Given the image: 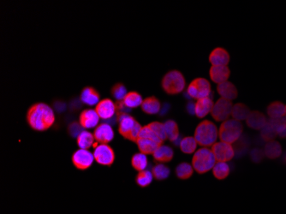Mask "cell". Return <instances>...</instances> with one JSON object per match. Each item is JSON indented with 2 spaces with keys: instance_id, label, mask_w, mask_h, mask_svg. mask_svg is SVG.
I'll return each mask as SVG.
<instances>
[{
  "instance_id": "6da1fadb",
  "label": "cell",
  "mask_w": 286,
  "mask_h": 214,
  "mask_svg": "<svg viewBox=\"0 0 286 214\" xmlns=\"http://www.w3.org/2000/svg\"><path fill=\"white\" fill-rule=\"evenodd\" d=\"M26 120L35 131H45L55 123V113L52 107L42 102L33 104L28 108Z\"/></svg>"
},
{
  "instance_id": "7a4b0ae2",
  "label": "cell",
  "mask_w": 286,
  "mask_h": 214,
  "mask_svg": "<svg viewBox=\"0 0 286 214\" xmlns=\"http://www.w3.org/2000/svg\"><path fill=\"white\" fill-rule=\"evenodd\" d=\"M116 115L119 134L126 140L136 143L142 126L129 113H116Z\"/></svg>"
},
{
  "instance_id": "3957f363",
  "label": "cell",
  "mask_w": 286,
  "mask_h": 214,
  "mask_svg": "<svg viewBox=\"0 0 286 214\" xmlns=\"http://www.w3.org/2000/svg\"><path fill=\"white\" fill-rule=\"evenodd\" d=\"M218 138V128L213 122L204 120L197 125L195 139L197 144L207 148L214 145Z\"/></svg>"
},
{
  "instance_id": "277c9868",
  "label": "cell",
  "mask_w": 286,
  "mask_h": 214,
  "mask_svg": "<svg viewBox=\"0 0 286 214\" xmlns=\"http://www.w3.org/2000/svg\"><path fill=\"white\" fill-rule=\"evenodd\" d=\"M186 85V81L179 70L173 69L163 76L161 86L169 95H176L182 93Z\"/></svg>"
},
{
  "instance_id": "5b68a950",
  "label": "cell",
  "mask_w": 286,
  "mask_h": 214,
  "mask_svg": "<svg viewBox=\"0 0 286 214\" xmlns=\"http://www.w3.org/2000/svg\"><path fill=\"white\" fill-rule=\"evenodd\" d=\"M215 156L212 150L207 148H201L197 150L192 159V166L198 174L208 172L215 166Z\"/></svg>"
},
{
  "instance_id": "8992f818",
  "label": "cell",
  "mask_w": 286,
  "mask_h": 214,
  "mask_svg": "<svg viewBox=\"0 0 286 214\" xmlns=\"http://www.w3.org/2000/svg\"><path fill=\"white\" fill-rule=\"evenodd\" d=\"M243 130V126L240 122L235 119H228L223 122L219 130L221 142L232 144L240 138Z\"/></svg>"
},
{
  "instance_id": "52a82bcc",
  "label": "cell",
  "mask_w": 286,
  "mask_h": 214,
  "mask_svg": "<svg viewBox=\"0 0 286 214\" xmlns=\"http://www.w3.org/2000/svg\"><path fill=\"white\" fill-rule=\"evenodd\" d=\"M187 93L192 99L196 100L207 98L211 93V84L209 81L201 77L194 79L187 87Z\"/></svg>"
},
{
  "instance_id": "ba28073f",
  "label": "cell",
  "mask_w": 286,
  "mask_h": 214,
  "mask_svg": "<svg viewBox=\"0 0 286 214\" xmlns=\"http://www.w3.org/2000/svg\"><path fill=\"white\" fill-rule=\"evenodd\" d=\"M93 157L98 164L101 166H112L115 161V152L108 144H100L93 151Z\"/></svg>"
},
{
  "instance_id": "9c48e42d",
  "label": "cell",
  "mask_w": 286,
  "mask_h": 214,
  "mask_svg": "<svg viewBox=\"0 0 286 214\" xmlns=\"http://www.w3.org/2000/svg\"><path fill=\"white\" fill-rule=\"evenodd\" d=\"M233 105L231 100L220 98L214 104L211 115L217 122L226 121L231 115Z\"/></svg>"
},
{
  "instance_id": "30bf717a",
  "label": "cell",
  "mask_w": 286,
  "mask_h": 214,
  "mask_svg": "<svg viewBox=\"0 0 286 214\" xmlns=\"http://www.w3.org/2000/svg\"><path fill=\"white\" fill-rule=\"evenodd\" d=\"M72 164L76 169L80 171H85L91 167L93 165L94 157L93 153L86 150V149H79L72 154Z\"/></svg>"
},
{
  "instance_id": "8fae6325",
  "label": "cell",
  "mask_w": 286,
  "mask_h": 214,
  "mask_svg": "<svg viewBox=\"0 0 286 214\" xmlns=\"http://www.w3.org/2000/svg\"><path fill=\"white\" fill-rule=\"evenodd\" d=\"M212 152H214L218 162H227L233 159L235 151L231 144L225 142H218L212 146Z\"/></svg>"
},
{
  "instance_id": "7c38bea8",
  "label": "cell",
  "mask_w": 286,
  "mask_h": 214,
  "mask_svg": "<svg viewBox=\"0 0 286 214\" xmlns=\"http://www.w3.org/2000/svg\"><path fill=\"white\" fill-rule=\"evenodd\" d=\"M95 111L101 119L107 120L113 118L116 115V105L112 100L108 98L100 100L95 107Z\"/></svg>"
},
{
  "instance_id": "4fadbf2b",
  "label": "cell",
  "mask_w": 286,
  "mask_h": 214,
  "mask_svg": "<svg viewBox=\"0 0 286 214\" xmlns=\"http://www.w3.org/2000/svg\"><path fill=\"white\" fill-rule=\"evenodd\" d=\"M93 136L98 143L108 144L114 139V130L108 124H100L94 128Z\"/></svg>"
},
{
  "instance_id": "5bb4252c",
  "label": "cell",
  "mask_w": 286,
  "mask_h": 214,
  "mask_svg": "<svg viewBox=\"0 0 286 214\" xmlns=\"http://www.w3.org/2000/svg\"><path fill=\"white\" fill-rule=\"evenodd\" d=\"M100 118L95 110L86 109L80 113V125H82L83 128H96L99 125Z\"/></svg>"
},
{
  "instance_id": "9a60e30c",
  "label": "cell",
  "mask_w": 286,
  "mask_h": 214,
  "mask_svg": "<svg viewBox=\"0 0 286 214\" xmlns=\"http://www.w3.org/2000/svg\"><path fill=\"white\" fill-rule=\"evenodd\" d=\"M80 100L89 107L97 106L100 101V94L96 88L93 86H85L80 95Z\"/></svg>"
},
{
  "instance_id": "2e32d148",
  "label": "cell",
  "mask_w": 286,
  "mask_h": 214,
  "mask_svg": "<svg viewBox=\"0 0 286 214\" xmlns=\"http://www.w3.org/2000/svg\"><path fill=\"white\" fill-rule=\"evenodd\" d=\"M209 75L214 83L221 84L227 82L231 76V70L228 66H212Z\"/></svg>"
},
{
  "instance_id": "e0dca14e",
  "label": "cell",
  "mask_w": 286,
  "mask_h": 214,
  "mask_svg": "<svg viewBox=\"0 0 286 214\" xmlns=\"http://www.w3.org/2000/svg\"><path fill=\"white\" fill-rule=\"evenodd\" d=\"M209 62L213 66H227L230 62V54L225 49L217 47L211 52Z\"/></svg>"
},
{
  "instance_id": "ac0fdd59",
  "label": "cell",
  "mask_w": 286,
  "mask_h": 214,
  "mask_svg": "<svg viewBox=\"0 0 286 214\" xmlns=\"http://www.w3.org/2000/svg\"><path fill=\"white\" fill-rule=\"evenodd\" d=\"M214 101L209 97L197 100L195 104V114L197 118H203L213 110Z\"/></svg>"
},
{
  "instance_id": "d6986e66",
  "label": "cell",
  "mask_w": 286,
  "mask_h": 214,
  "mask_svg": "<svg viewBox=\"0 0 286 214\" xmlns=\"http://www.w3.org/2000/svg\"><path fill=\"white\" fill-rule=\"evenodd\" d=\"M246 123L249 128L256 130H261L267 123L265 115L258 111H254L250 112L248 118L246 119Z\"/></svg>"
},
{
  "instance_id": "ffe728a7",
  "label": "cell",
  "mask_w": 286,
  "mask_h": 214,
  "mask_svg": "<svg viewBox=\"0 0 286 214\" xmlns=\"http://www.w3.org/2000/svg\"><path fill=\"white\" fill-rule=\"evenodd\" d=\"M217 91L222 98L226 100L231 101L238 98V89L234 84L230 82H225V83L219 84L217 86Z\"/></svg>"
},
{
  "instance_id": "44dd1931",
  "label": "cell",
  "mask_w": 286,
  "mask_h": 214,
  "mask_svg": "<svg viewBox=\"0 0 286 214\" xmlns=\"http://www.w3.org/2000/svg\"><path fill=\"white\" fill-rule=\"evenodd\" d=\"M136 144L140 152L145 155L146 154H154V152H155L160 146H162L159 145V143L153 141L151 139L146 138V137H138Z\"/></svg>"
},
{
  "instance_id": "7402d4cb",
  "label": "cell",
  "mask_w": 286,
  "mask_h": 214,
  "mask_svg": "<svg viewBox=\"0 0 286 214\" xmlns=\"http://www.w3.org/2000/svg\"><path fill=\"white\" fill-rule=\"evenodd\" d=\"M141 110L146 114L154 115L159 113L161 103L158 98L154 96H150L146 98L141 104Z\"/></svg>"
},
{
  "instance_id": "603a6c76",
  "label": "cell",
  "mask_w": 286,
  "mask_h": 214,
  "mask_svg": "<svg viewBox=\"0 0 286 214\" xmlns=\"http://www.w3.org/2000/svg\"><path fill=\"white\" fill-rule=\"evenodd\" d=\"M154 159L160 163L171 162L174 156L173 149L169 146L162 145L154 152Z\"/></svg>"
},
{
  "instance_id": "cb8c5ba5",
  "label": "cell",
  "mask_w": 286,
  "mask_h": 214,
  "mask_svg": "<svg viewBox=\"0 0 286 214\" xmlns=\"http://www.w3.org/2000/svg\"><path fill=\"white\" fill-rule=\"evenodd\" d=\"M264 152H265V157H267L268 159H278L282 153V147L279 142L271 141V142H266L264 148Z\"/></svg>"
},
{
  "instance_id": "d4e9b609",
  "label": "cell",
  "mask_w": 286,
  "mask_h": 214,
  "mask_svg": "<svg viewBox=\"0 0 286 214\" xmlns=\"http://www.w3.org/2000/svg\"><path fill=\"white\" fill-rule=\"evenodd\" d=\"M266 112L270 118H282L286 116V106L280 101H274L267 107Z\"/></svg>"
},
{
  "instance_id": "484cf974",
  "label": "cell",
  "mask_w": 286,
  "mask_h": 214,
  "mask_svg": "<svg viewBox=\"0 0 286 214\" xmlns=\"http://www.w3.org/2000/svg\"><path fill=\"white\" fill-rule=\"evenodd\" d=\"M94 141L95 139H94L93 134L86 130H83L76 138V142L80 149H86V150H88L91 147H93V145L95 144Z\"/></svg>"
},
{
  "instance_id": "4316f807",
  "label": "cell",
  "mask_w": 286,
  "mask_h": 214,
  "mask_svg": "<svg viewBox=\"0 0 286 214\" xmlns=\"http://www.w3.org/2000/svg\"><path fill=\"white\" fill-rule=\"evenodd\" d=\"M250 110L244 104L238 103L233 106L232 111H231V116L235 120L242 121L248 118V116L250 114Z\"/></svg>"
},
{
  "instance_id": "83f0119b",
  "label": "cell",
  "mask_w": 286,
  "mask_h": 214,
  "mask_svg": "<svg viewBox=\"0 0 286 214\" xmlns=\"http://www.w3.org/2000/svg\"><path fill=\"white\" fill-rule=\"evenodd\" d=\"M123 101L126 107H129L130 109H133L141 106L143 100H142V96L138 92L131 91L126 94V96L124 97Z\"/></svg>"
},
{
  "instance_id": "f1b7e54d",
  "label": "cell",
  "mask_w": 286,
  "mask_h": 214,
  "mask_svg": "<svg viewBox=\"0 0 286 214\" xmlns=\"http://www.w3.org/2000/svg\"><path fill=\"white\" fill-rule=\"evenodd\" d=\"M250 146V142L249 139L248 138L247 135H242L240 138L238 139L237 142L234 143V151L235 155L237 156L238 158H240L242 156L245 154Z\"/></svg>"
},
{
  "instance_id": "f546056e",
  "label": "cell",
  "mask_w": 286,
  "mask_h": 214,
  "mask_svg": "<svg viewBox=\"0 0 286 214\" xmlns=\"http://www.w3.org/2000/svg\"><path fill=\"white\" fill-rule=\"evenodd\" d=\"M166 129V136L169 139L170 142H175L179 137V129L178 125L174 120H167L164 124Z\"/></svg>"
},
{
  "instance_id": "4dcf8cb0",
  "label": "cell",
  "mask_w": 286,
  "mask_h": 214,
  "mask_svg": "<svg viewBox=\"0 0 286 214\" xmlns=\"http://www.w3.org/2000/svg\"><path fill=\"white\" fill-rule=\"evenodd\" d=\"M175 171L177 178L181 180L190 179L193 176L194 168L189 163L183 162L176 166Z\"/></svg>"
},
{
  "instance_id": "1f68e13d",
  "label": "cell",
  "mask_w": 286,
  "mask_h": 214,
  "mask_svg": "<svg viewBox=\"0 0 286 214\" xmlns=\"http://www.w3.org/2000/svg\"><path fill=\"white\" fill-rule=\"evenodd\" d=\"M148 158L145 154L139 152V153H135L132 156L131 158V166L134 168L135 171H138L139 172L145 171L147 166H148Z\"/></svg>"
},
{
  "instance_id": "d6a6232c",
  "label": "cell",
  "mask_w": 286,
  "mask_h": 214,
  "mask_svg": "<svg viewBox=\"0 0 286 214\" xmlns=\"http://www.w3.org/2000/svg\"><path fill=\"white\" fill-rule=\"evenodd\" d=\"M230 167L225 162H218L213 168V174L218 180H224L230 175Z\"/></svg>"
},
{
  "instance_id": "836d02e7",
  "label": "cell",
  "mask_w": 286,
  "mask_h": 214,
  "mask_svg": "<svg viewBox=\"0 0 286 214\" xmlns=\"http://www.w3.org/2000/svg\"><path fill=\"white\" fill-rule=\"evenodd\" d=\"M180 149L183 153L191 154L196 151L197 147V142L195 137L187 136L181 140L180 142Z\"/></svg>"
},
{
  "instance_id": "e575fe53",
  "label": "cell",
  "mask_w": 286,
  "mask_h": 214,
  "mask_svg": "<svg viewBox=\"0 0 286 214\" xmlns=\"http://www.w3.org/2000/svg\"><path fill=\"white\" fill-rule=\"evenodd\" d=\"M153 176L158 181H163L168 178L171 174V170L168 166H165L163 164H158L153 167Z\"/></svg>"
},
{
  "instance_id": "d590c367",
  "label": "cell",
  "mask_w": 286,
  "mask_h": 214,
  "mask_svg": "<svg viewBox=\"0 0 286 214\" xmlns=\"http://www.w3.org/2000/svg\"><path fill=\"white\" fill-rule=\"evenodd\" d=\"M153 173L149 171H142L138 173L137 176L135 177V182L137 183L138 186L141 188H147L149 187L153 181Z\"/></svg>"
},
{
  "instance_id": "8d00e7d4",
  "label": "cell",
  "mask_w": 286,
  "mask_h": 214,
  "mask_svg": "<svg viewBox=\"0 0 286 214\" xmlns=\"http://www.w3.org/2000/svg\"><path fill=\"white\" fill-rule=\"evenodd\" d=\"M128 93L127 88L124 86V83H117L114 84L112 87L110 88V94L114 99L118 100H124V97L126 96Z\"/></svg>"
},
{
  "instance_id": "74e56055",
  "label": "cell",
  "mask_w": 286,
  "mask_h": 214,
  "mask_svg": "<svg viewBox=\"0 0 286 214\" xmlns=\"http://www.w3.org/2000/svg\"><path fill=\"white\" fill-rule=\"evenodd\" d=\"M277 135H278V133L271 127V125H269L268 123H266V125L261 129V137L265 142L274 141Z\"/></svg>"
},
{
  "instance_id": "f35d334b",
  "label": "cell",
  "mask_w": 286,
  "mask_h": 214,
  "mask_svg": "<svg viewBox=\"0 0 286 214\" xmlns=\"http://www.w3.org/2000/svg\"><path fill=\"white\" fill-rule=\"evenodd\" d=\"M267 123L278 133V135H279V133H281L285 129H286V117L279 118H270L269 120H267Z\"/></svg>"
},
{
  "instance_id": "ab89813d",
  "label": "cell",
  "mask_w": 286,
  "mask_h": 214,
  "mask_svg": "<svg viewBox=\"0 0 286 214\" xmlns=\"http://www.w3.org/2000/svg\"><path fill=\"white\" fill-rule=\"evenodd\" d=\"M149 127L152 128L154 131L155 132L156 135L159 136V138L162 140L163 142H165L167 136H166V129H165V126L162 123L159 122H152L149 124Z\"/></svg>"
},
{
  "instance_id": "60d3db41",
  "label": "cell",
  "mask_w": 286,
  "mask_h": 214,
  "mask_svg": "<svg viewBox=\"0 0 286 214\" xmlns=\"http://www.w3.org/2000/svg\"><path fill=\"white\" fill-rule=\"evenodd\" d=\"M68 131H69V135H71L72 137L77 138V136L83 131V128L82 127V125H80V123L74 122L69 125Z\"/></svg>"
},
{
  "instance_id": "b9f144b4",
  "label": "cell",
  "mask_w": 286,
  "mask_h": 214,
  "mask_svg": "<svg viewBox=\"0 0 286 214\" xmlns=\"http://www.w3.org/2000/svg\"><path fill=\"white\" fill-rule=\"evenodd\" d=\"M264 157H265V152L261 149H254L250 152V158L253 162H262Z\"/></svg>"
},
{
  "instance_id": "7bdbcfd3",
  "label": "cell",
  "mask_w": 286,
  "mask_h": 214,
  "mask_svg": "<svg viewBox=\"0 0 286 214\" xmlns=\"http://www.w3.org/2000/svg\"><path fill=\"white\" fill-rule=\"evenodd\" d=\"M187 108H188V111L190 114H195V104L190 102V103L188 104Z\"/></svg>"
},
{
  "instance_id": "ee69618b",
  "label": "cell",
  "mask_w": 286,
  "mask_h": 214,
  "mask_svg": "<svg viewBox=\"0 0 286 214\" xmlns=\"http://www.w3.org/2000/svg\"><path fill=\"white\" fill-rule=\"evenodd\" d=\"M278 135H279V137L281 139H286V129H285V130L281 132V133H279Z\"/></svg>"
},
{
  "instance_id": "f6af8a7d",
  "label": "cell",
  "mask_w": 286,
  "mask_h": 214,
  "mask_svg": "<svg viewBox=\"0 0 286 214\" xmlns=\"http://www.w3.org/2000/svg\"><path fill=\"white\" fill-rule=\"evenodd\" d=\"M285 117H286V116H285Z\"/></svg>"
},
{
  "instance_id": "bcb514c9",
  "label": "cell",
  "mask_w": 286,
  "mask_h": 214,
  "mask_svg": "<svg viewBox=\"0 0 286 214\" xmlns=\"http://www.w3.org/2000/svg\"></svg>"
}]
</instances>
